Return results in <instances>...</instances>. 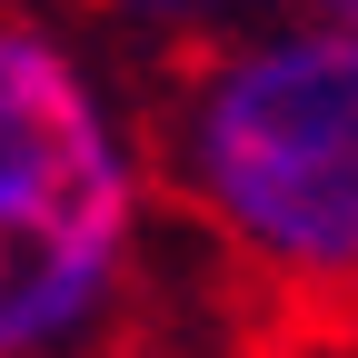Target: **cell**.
I'll list each match as a JSON object with an SVG mask.
<instances>
[{"instance_id": "3", "label": "cell", "mask_w": 358, "mask_h": 358, "mask_svg": "<svg viewBox=\"0 0 358 358\" xmlns=\"http://www.w3.org/2000/svg\"><path fill=\"white\" fill-rule=\"evenodd\" d=\"M110 30H129V40H159V50H199V40H229V30H249V20H268V10H289V0H90Z\"/></svg>"}, {"instance_id": "4", "label": "cell", "mask_w": 358, "mask_h": 358, "mask_svg": "<svg viewBox=\"0 0 358 358\" xmlns=\"http://www.w3.org/2000/svg\"><path fill=\"white\" fill-rule=\"evenodd\" d=\"M299 20H319V30H338V40H358V0H289Z\"/></svg>"}, {"instance_id": "2", "label": "cell", "mask_w": 358, "mask_h": 358, "mask_svg": "<svg viewBox=\"0 0 358 358\" xmlns=\"http://www.w3.org/2000/svg\"><path fill=\"white\" fill-rule=\"evenodd\" d=\"M159 229L150 129L110 60L0 0V358L120 348Z\"/></svg>"}, {"instance_id": "5", "label": "cell", "mask_w": 358, "mask_h": 358, "mask_svg": "<svg viewBox=\"0 0 358 358\" xmlns=\"http://www.w3.org/2000/svg\"><path fill=\"white\" fill-rule=\"evenodd\" d=\"M80 358H129V348H80Z\"/></svg>"}, {"instance_id": "1", "label": "cell", "mask_w": 358, "mask_h": 358, "mask_svg": "<svg viewBox=\"0 0 358 358\" xmlns=\"http://www.w3.org/2000/svg\"><path fill=\"white\" fill-rule=\"evenodd\" d=\"M159 209L289 319H358V40L268 10L179 50L150 129Z\"/></svg>"}]
</instances>
